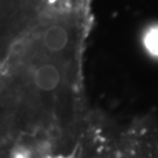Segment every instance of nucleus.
Instances as JSON below:
<instances>
[{
	"mask_svg": "<svg viewBox=\"0 0 158 158\" xmlns=\"http://www.w3.org/2000/svg\"><path fill=\"white\" fill-rule=\"evenodd\" d=\"M69 158H158V132L136 123L114 134L96 121Z\"/></svg>",
	"mask_w": 158,
	"mask_h": 158,
	"instance_id": "obj_1",
	"label": "nucleus"
}]
</instances>
